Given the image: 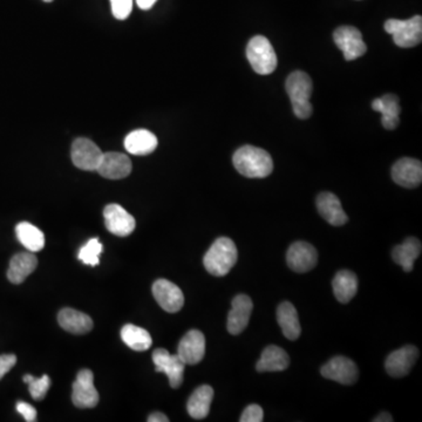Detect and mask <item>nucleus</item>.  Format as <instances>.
Returning <instances> with one entry per match:
<instances>
[{
    "mask_svg": "<svg viewBox=\"0 0 422 422\" xmlns=\"http://www.w3.org/2000/svg\"><path fill=\"white\" fill-rule=\"evenodd\" d=\"M286 262L291 270L303 274L312 270L316 266L318 254L311 244L306 242H295L288 249Z\"/></svg>",
    "mask_w": 422,
    "mask_h": 422,
    "instance_id": "nucleus-14",
    "label": "nucleus"
},
{
    "mask_svg": "<svg viewBox=\"0 0 422 422\" xmlns=\"http://www.w3.org/2000/svg\"><path fill=\"white\" fill-rule=\"evenodd\" d=\"M18 240L30 252H38L45 247V236L42 230L28 222H21L16 227Z\"/></svg>",
    "mask_w": 422,
    "mask_h": 422,
    "instance_id": "nucleus-29",
    "label": "nucleus"
},
{
    "mask_svg": "<svg viewBox=\"0 0 422 422\" xmlns=\"http://www.w3.org/2000/svg\"><path fill=\"white\" fill-rule=\"evenodd\" d=\"M254 304L247 295H238L233 300V309L228 315V331L237 336L247 329Z\"/></svg>",
    "mask_w": 422,
    "mask_h": 422,
    "instance_id": "nucleus-18",
    "label": "nucleus"
},
{
    "mask_svg": "<svg viewBox=\"0 0 422 422\" xmlns=\"http://www.w3.org/2000/svg\"><path fill=\"white\" fill-rule=\"evenodd\" d=\"M247 60L254 72L261 76L271 74L277 69V55L271 42L263 35H256L251 39L247 47Z\"/></svg>",
    "mask_w": 422,
    "mask_h": 422,
    "instance_id": "nucleus-4",
    "label": "nucleus"
},
{
    "mask_svg": "<svg viewBox=\"0 0 422 422\" xmlns=\"http://www.w3.org/2000/svg\"><path fill=\"white\" fill-rule=\"evenodd\" d=\"M158 0H136L138 6L140 7L141 10H149L151 7L154 6V4Z\"/></svg>",
    "mask_w": 422,
    "mask_h": 422,
    "instance_id": "nucleus-38",
    "label": "nucleus"
},
{
    "mask_svg": "<svg viewBox=\"0 0 422 422\" xmlns=\"http://www.w3.org/2000/svg\"><path fill=\"white\" fill-rule=\"evenodd\" d=\"M169 419L163 413L156 412L153 413L151 416L148 418V422H168Z\"/></svg>",
    "mask_w": 422,
    "mask_h": 422,
    "instance_id": "nucleus-37",
    "label": "nucleus"
},
{
    "mask_svg": "<svg viewBox=\"0 0 422 422\" xmlns=\"http://www.w3.org/2000/svg\"><path fill=\"white\" fill-rule=\"evenodd\" d=\"M233 162L237 172L249 179H264L274 170V161L268 151L254 146L237 149Z\"/></svg>",
    "mask_w": 422,
    "mask_h": 422,
    "instance_id": "nucleus-1",
    "label": "nucleus"
},
{
    "mask_svg": "<svg viewBox=\"0 0 422 422\" xmlns=\"http://www.w3.org/2000/svg\"><path fill=\"white\" fill-rule=\"evenodd\" d=\"M392 179L399 186L413 189L422 181V165L419 160L404 158L395 162L392 168Z\"/></svg>",
    "mask_w": 422,
    "mask_h": 422,
    "instance_id": "nucleus-13",
    "label": "nucleus"
},
{
    "mask_svg": "<svg viewBox=\"0 0 422 422\" xmlns=\"http://www.w3.org/2000/svg\"><path fill=\"white\" fill-rule=\"evenodd\" d=\"M317 208L320 216L334 227L344 225L348 221V217L340 204L339 199L332 192L320 194L317 197Z\"/></svg>",
    "mask_w": 422,
    "mask_h": 422,
    "instance_id": "nucleus-19",
    "label": "nucleus"
},
{
    "mask_svg": "<svg viewBox=\"0 0 422 422\" xmlns=\"http://www.w3.org/2000/svg\"><path fill=\"white\" fill-rule=\"evenodd\" d=\"M320 373L329 380L341 385H353L359 377V370L353 361L346 357H334L324 365Z\"/></svg>",
    "mask_w": 422,
    "mask_h": 422,
    "instance_id": "nucleus-10",
    "label": "nucleus"
},
{
    "mask_svg": "<svg viewBox=\"0 0 422 422\" xmlns=\"http://www.w3.org/2000/svg\"><path fill=\"white\" fill-rule=\"evenodd\" d=\"M332 286L336 300L346 304L354 298V295H357V275L350 270H341L333 279Z\"/></svg>",
    "mask_w": 422,
    "mask_h": 422,
    "instance_id": "nucleus-28",
    "label": "nucleus"
},
{
    "mask_svg": "<svg viewBox=\"0 0 422 422\" xmlns=\"http://www.w3.org/2000/svg\"><path fill=\"white\" fill-rule=\"evenodd\" d=\"M277 322L288 340L298 339L302 333L298 313L291 303L283 302L277 309Z\"/></svg>",
    "mask_w": 422,
    "mask_h": 422,
    "instance_id": "nucleus-27",
    "label": "nucleus"
},
{
    "mask_svg": "<svg viewBox=\"0 0 422 422\" xmlns=\"http://www.w3.org/2000/svg\"><path fill=\"white\" fill-rule=\"evenodd\" d=\"M372 108L375 112L382 114L381 122L388 131L395 129L400 124V106H399V98L394 94H386L382 98H377L372 102Z\"/></svg>",
    "mask_w": 422,
    "mask_h": 422,
    "instance_id": "nucleus-21",
    "label": "nucleus"
},
{
    "mask_svg": "<svg viewBox=\"0 0 422 422\" xmlns=\"http://www.w3.org/2000/svg\"><path fill=\"white\" fill-rule=\"evenodd\" d=\"M38 266V258L33 252L14 254L10 262L7 279L13 284H21Z\"/></svg>",
    "mask_w": 422,
    "mask_h": 422,
    "instance_id": "nucleus-20",
    "label": "nucleus"
},
{
    "mask_svg": "<svg viewBox=\"0 0 422 422\" xmlns=\"http://www.w3.org/2000/svg\"><path fill=\"white\" fill-rule=\"evenodd\" d=\"M264 418V412L261 406L250 405L244 409L240 416V422H262Z\"/></svg>",
    "mask_w": 422,
    "mask_h": 422,
    "instance_id": "nucleus-34",
    "label": "nucleus"
},
{
    "mask_svg": "<svg viewBox=\"0 0 422 422\" xmlns=\"http://www.w3.org/2000/svg\"><path fill=\"white\" fill-rule=\"evenodd\" d=\"M238 252L234 242L228 237H221L213 242L203 259L206 271L215 277H223L236 264Z\"/></svg>",
    "mask_w": 422,
    "mask_h": 422,
    "instance_id": "nucleus-3",
    "label": "nucleus"
},
{
    "mask_svg": "<svg viewBox=\"0 0 422 422\" xmlns=\"http://www.w3.org/2000/svg\"><path fill=\"white\" fill-rule=\"evenodd\" d=\"M17 364V357L14 354H3L0 356V379L14 368Z\"/></svg>",
    "mask_w": 422,
    "mask_h": 422,
    "instance_id": "nucleus-35",
    "label": "nucleus"
},
{
    "mask_svg": "<svg viewBox=\"0 0 422 422\" xmlns=\"http://www.w3.org/2000/svg\"><path fill=\"white\" fill-rule=\"evenodd\" d=\"M17 411L24 416V419L28 422H35L37 420V409L30 404H26L24 402H18Z\"/></svg>",
    "mask_w": 422,
    "mask_h": 422,
    "instance_id": "nucleus-36",
    "label": "nucleus"
},
{
    "mask_svg": "<svg viewBox=\"0 0 422 422\" xmlns=\"http://www.w3.org/2000/svg\"><path fill=\"white\" fill-rule=\"evenodd\" d=\"M44 1H45V3H52L53 0H44Z\"/></svg>",
    "mask_w": 422,
    "mask_h": 422,
    "instance_id": "nucleus-40",
    "label": "nucleus"
},
{
    "mask_svg": "<svg viewBox=\"0 0 422 422\" xmlns=\"http://www.w3.org/2000/svg\"><path fill=\"white\" fill-rule=\"evenodd\" d=\"M153 295L158 305L169 313L179 312L184 304V295L181 288L167 279H158L155 281Z\"/></svg>",
    "mask_w": 422,
    "mask_h": 422,
    "instance_id": "nucleus-11",
    "label": "nucleus"
},
{
    "mask_svg": "<svg viewBox=\"0 0 422 422\" xmlns=\"http://www.w3.org/2000/svg\"><path fill=\"white\" fill-rule=\"evenodd\" d=\"M421 250V242L416 237H409L404 243L394 247L392 251V257L397 264L402 265L404 271L411 272Z\"/></svg>",
    "mask_w": 422,
    "mask_h": 422,
    "instance_id": "nucleus-24",
    "label": "nucleus"
},
{
    "mask_svg": "<svg viewBox=\"0 0 422 422\" xmlns=\"http://www.w3.org/2000/svg\"><path fill=\"white\" fill-rule=\"evenodd\" d=\"M213 389L208 385H203L196 388L192 397L189 398L188 409L189 416L192 419L201 420L208 416L210 412V406L213 402Z\"/></svg>",
    "mask_w": 422,
    "mask_h": 422,
    "instance_id": "nucleus-26",
    "label": "nucleus"
},
{
    "mask_svg": "<svg viewBox=\"0 0 422 422\" xmlns=\"http://www.w3.org/2000/svg\"><path fill=\"white\" fill-rule=\"evenodd\" d=\"M385 31L393 35L395 45L399 47H414L422 40V17L416 16L409 20L388 19L385 23Z\"/></svg>",
    "mask_w": 422,
    "mask_h": 422,
    "instance_id": "nucleus-5",
    "label": "nucleus"
},
{
    "mask_svg": "<svg viewBox=\"0 0 422 422\" xmlns=\"http://www.w3.org/2000/svg\"><path fill=\"white\" fill-rule=\"evenodd\" d=\"M103 153L90 139H76L72 144L71 156L76 168L94 172L99 167Z\"/></svg>",
    "mask_w": 422,
    "mask_h": 422,
    "instance_id": "nucleus-8",
    "label": "nucleus"
},
{
    "mask_svg": "<svg viewBox=\"0 0 422 422\" xmlns=\"http://www.w3.org/2000/svg\"><path fill=\"white\" fill-rule=\"evenodd\" d=\"M285 88L291 100L292 110L299 119H309L312 115V103L310 101L312 95L313 83L309 74L303 71L291 73L286 79Z\"/></svg>",
    "mask_w": 422,
    "mask_h": 422,
    "instance_id": "nucleus-2",
    "label": "nucleus"
},
{
    "mask_svg": "<svg viewBox=\"0 0 422 422\" xmlns=\"http://www.w3.org/2000/svg\"><path fill=\"white\" fill-rule=\"evenodd\" d=\"M102 252V244L100 243L99 238H92L80 249L78 258L83 264L96 266L100 263V254Z\"/></svg>",
    "mask_w": 422,
    "mask_h": 422,
    "instance_id": "nucleus-31",
    "label": "nucleus"
},
{
    "mask_svg": "<svg viewBox=\"0 0 422 422\" xmlns=\"http://www.w3.org/2000/svg\"><path fill=\"white\" fill-rule=\"evenodd\" d=\"M158 147V138L147 129H136L124 139V148L128 153L138 156L149 155Z\"/></svg>",
    "mask_w": 422,
    "mask_h": 422,
    "instance_id": "nucleus-23",
    "label": "nucleus"
},
{
    "mask_svg": "<svg viewBox=\"0 0 422 422\" xmlns=\"http://www.w3.org/2000/svg\"><path fill=\"white\" fill-rule=\"evenodd\" d=\"M206 354V338L197 329H192L183 336L177 347V356L186 365L199 364Z\"/></svg>",
    "mask_w": 422,
    "mask_h": 422,
    "instance_id": "nucleus-17",
    "label": "nucleus"
},
{
    "mask_svg": "<svg viewBox=\"0 0 422 422\" xmlns=\"http://www.w3.org/2000/svg\"><path fill=\"white\" fill-rule=\"evenodd\" d=\"M121 338L124 343L131 350L143 352L151 348L153 339L147 329L135 327L133 324H127L121 329Z\"/></svg>",
    "mask_w": 422,
    "mask_h": 422,
    "instance_id": "nucleus-30",
    "label": "nucleus"
},
{
    "mask_svg": "<svg viewBox=\"0 0 422 422\" xmlns=\"http://www.w3.org/2000/svg\"><path fill=\"white\" fill-rule=\"evenodd\" d=\"M333 40L347 61L361 58L368 51V46L363 40V35L353 26H340L333 33Z\"/></svg>",
    "mask_w": 422,
    "mask_h": 422,
    "instance_id": "nucleus-6",
    "label": "nucleus"
},
{
    "mask_svg": "<svg viewBox=\"0 0 422 422\" xmlns=\"http://www.w3.org/2000/svg\"><path fill=\"white\" fill-rule=\"evenodd\" d=\"M153 361L156 372H163L172 388H179L183 382L186 364L177 354H170L165 348H156L153 352Z\"/></svg>",
    "mask_w": 422,
    "mask_h": 422,
    "instance_id": "nucleus-9",
    "label": "nucleus"
},
{
    "mask_svg": "<svg viewBox=\"0 0 422 422\" xmlns=\"http://www.w3.org/2000/svg\"><path fill=\"white\" fill-rule=\"evenodd\" d=\"M290 365V357L281 347L270 345L265 347L261 359L256 365L258 372H281L284 371Z\"/></svg>",
    "mask_w": 422,
    "mask_h": 422,
    "instance_id": "nucleus-25",
    "label": "nucleus"
},
{
    "mask_svg": "<svg viewBox=\"0 0 422 422\" xmlns=\"http://www.w3.org/2000/svg\"><path fill=\"white\" fill-rule=\"evenodd\" d=\"M112 12L119 20H124L129 17L133 8V0H110Z\"/></svg>",
    "mask_w": 422,
    "mask_h": 422,
    "instance_id": "nucleus-33",
    "label": "nucleus"
},
{
    "mask_svg": "<svg viewBox=\"0 0 422 422\" xmlns=\"http://www.w3.org/2000/svg\"><path fill=\"white\" fill-rule=\"evenodd\" d=\"M103 217L107 229L115 236H129L136 227L134 217L119 204L107 206L103 210Z\"/></svg>",
    "mask_w": 422,
    "mask_h": 422,
    "instance_id": "nucleus-12",
    "label": "nucleus"
},
{
    "mask_svg": "<svg viewBox=\"0 0 422 422\" xmlns=\"http://www.w3.org/2000/svg\"><path fill=\"white\" fill-rule=\"evenodd\" d=\"M58 322L62 329L73 334H85L93 329V320L88 315L69 307L59 312Z\"/></svg>",
    "mask_w": 422,
    "mask_h": 422,
    "instance_id": "nucleus-22",
    "label": "nucleus"
},
{
    "mask_svg": "<svg viewBox=\"0 0 422 422\" xmlns=\"http://www.w3.org/2000/svg\"><path fill=\"white\" fill-rule=\"evenodd\" d=\"M375 422H392L393 421V418H392L391 414L387 412L381 413L379 416L373 420Z\"/></svg>",
    "mask_w": 422,
    "mask_h": 422,
    "instance_id": "nucleus-39",
    "label": "nucleus"
},
{
    "mask_svg": "<svg viewBox=\"0 0 422 422\" xmlns=\"http://www.w3.org/2000/svg\"><path fill=\"white\" fill-rule=\"evenodd\" d=\"M419 357V350L413 345H407L394 351L388 356L385 368L391 377H402L409 375L416 359Z\"/></svg>",
    "mask_w": 422,
    "mask_h": 422,
    "instance_id": "nucleus-15",
    "label": "nucleus"
},
{
    "mask_svg": "<svg viewBox=\"0 0 422 422\" xmlns=\"http://www.w3.org/2000/svg\"><path fill=\"white\" fill-rule=\"evenodd\" d=\"M72 402L78 409H93L99 404V393L94 386L90 370H81L73 384Z\"/></svg>",
    "mask_w": 422,
    "mask_h": 422,
    "instance_id": "nucleus-7",
    "label": "nucleus"
},
{
    "mask_svg": "<svg viewBox=\"0 0 422 422\" xmlns=\"http://www.w3.org/2000/svg\"><path fill=\"white\" fill-rule=\"evenodd\" d=\"M131 161L127 155L122 153H103L96 172L108 180H121L127 177L131 172Z\"/></svg>",
    "mask_w": 422,
    "mask_h": 422,
    "instance_id": "nucleus-16",
    "label": "nucleus"
},
{
    "mask_svg": "<svg viewBox=\"0 0 422 422\" xmlns=\"http://www.w3.org/2000/svg\"><path fill=\"white\" fill-rule=\"evenodd\" d=\"M24 381L28 384V389L32 398L39 402L45 398L48 389L51 387V379L48 375H42V377H35L31 375H26Z\"/></svg>",
    "mask_w": 422,
    "mask_h": 422,
    "instance_id": "nucleus-32",
    "label": "nucleus"
}]
</instances>
